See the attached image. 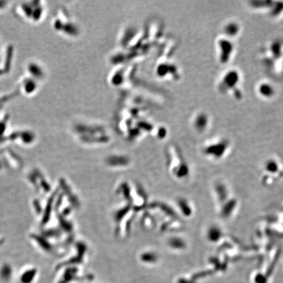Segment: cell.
Listing matches in <instances>:
<instances>
[{"label":"cell","instance_id":"3","mask_svg":"<svg viewBox=\"0 0 283 283\" xmlns=\"http://www.w3.org/2000/svg\"><path fill=\"white\" fill-rule=\"evenodd\" d=\"M258 94L264 98H271L275 95V88L269 82H261L257 86Z\"/></svg>","mask_w":283,"mask_h":283},{"label":"cell","instance_id":"2","mask_svg":"<svg viewBox=\"0 0 283 283\" xmlns=\"http://www.w3.org/2000/svg\"><path fill=\"white\" fill-rule=\"evenodd\" d=\"M218 59L221 64H228L232 60L235 51V45L232 39L225 36L220 38L218 41Z\"/></svg>","mask_w":283,"mask_h":283},{"label":"cell","instance_id":"4","mask_svg":"<svg viewBox=\"0 0 283 283\" xmlns=\"http://www.w3.org/2000/svg\"><path fill=\"white\" fill-rule=\"evenodd\" d=\"M241 26L237 22L234 20L229 21L225 23L224 27V36L232 39L238 36L241 32Z\"/></svg>","mask_w":283,"mask_h":283},{"label":"cell","instance_id":"1","mask_svg":"<svg viewBox=\"0 0 283 283\" xmlns=\"http://www.w3.org/2000/svg\"><path fill=\"white\" fill-rule=\"evenodd\" d=\"M240 73L235 69H232L226 72L222 76L219 83L220 90L223 93H230L236 98L241 97L238 94L239 92V85L241 81Z\"/></svg>","mask_w":283,"mask_h":283}]
</instances>
